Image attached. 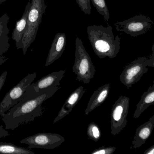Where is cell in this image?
Wrapping results in <instances>:
<instances>
[{"mask_svg":"<svg viewBox=\"0 0 154 154\" xmlns=\"http://www.w3.org/2000/svg\"><path fill=\"white\" fill-rule=\"evenodd\" d=\"M30 85L26 96L1 116L6 130H14L42 115L43 102L60 88V86H54L36 92Z\"/></svg>","mask_w":154,"mask_h":154,"instance_id":"6da1fadb","label":"cell"},{"mask_svg":"<svg viewBox=\"0 0 154 154\" xmlns=\"http://www.w3.org/2000/svg\"><path fill=\"white\" fill-rule=\"evenodd\" d=\"M87 33L94 52L100 58L116 57L120 49V38L118 35L115 37L112 26L90 25Z\"/></svg>","mask_w":154,"mask_h":154,"instance_id":"7a4b0ae2","label":"cell"},{"mask_svg":"<svg viewBox=\"0 0 154 154\" xmlns=\"http://www.w3.org/2000/svg\"><path fill=\"white\" fill-rule=\"evenodd\" d=\"M31 3L22 41V49L23 54H26L29 47L35 40L42 16L47 8L45 0H31Z\"/></svg>","mask_w":154,"mask_h":154,"instance_id":"3957f363","label":"cell"},{"mask_svg":"<svg viewBox=\"0 0 154 154\" xmlns=\"http://www.w3.org/2000/svg\"><path fill=\"white\" fill-rule=\"evenodd\" d=\"M75 57L73 72L76 75L79 82L88 84L94 77L96 69L82 41L78 37L76 38Z\"/></svg>","mask_w":154,"mask_h":154,"instance_id":"277c9868","label":"cell"},{"mask_svg":"<svg viewBox=\"0 0 154 154\" xmlns=\"http://www.w3.org/2000/svg\"><path fill=\"white\" fill-rule=\"evenodd\" d=\"M36 77V72L28 74L6 94L0 103V117L26 96L29 86L32 84Z\"/></svg>","mask_w":154,"mask_h":154,"instance_id":"5b68a950","label":"cell"},{"mask_svg":"<svg viewBox=\"0 0 154 154\" xmlns=\"http://www.w3.org/2000/svg\"><path fill=\"white\" fill-rule=\"evenodd\" d=\"M152 19L143 14H140L128 20L115 24L118 32H124L131 37H136L145 34L152 26Z\"/></svg>","mask_w":154,"mask_h":154,"instance_id":"8992f818","label":"cell"},{"mask_svg":"<svg viewBox=\"0 0 154 154\" xmlns=\"http://www.w3.org/2000/svg\"><path fill=\"white\" fill-rule=\"evenodd\" d=\"M130 99L120 96L112 106L110 115V128L112 135L116 136L126 127L129 108Z\"/></svg>","mask_w":154,"mask_h":154,"instance_id":"52a82bcc","label":"cell"},{"mask_svg":"<svg viewBox=\"0 0 154 154\" xmlns=\"http://www.w3.org/2000/svg\"><path fill=\"white\" fill-rule=\"evenodd\" d=\"M148 59L146 57H140L125 67L120 75V80L127 88H130L138 82L143 75L148 71Z\"/></svg>","mask_w":154,"mask_h":154,"instance_id":"ba28073f","label":"cell"},{"mask_svg":"<svg viewBox=\"0 0 154 154\" xmlns=\"http://www.w3.org/2000/svg\"><path fill=\"white\" fill-rule=\"evenodd\" d=\"M63 136L51 133H40L21 140V143L29 146V149H53L65 142Z\"/></svg>","mask_w":154,"mask_h":154,"instance_id":"9c48e42d","label":"cell"},{"mask_svg":"<svg viewBox=\"0 0 154 154\" xmlns=\"http://www.w3.org/2000/svg\"><path fill=\"white\" fill-rule=\"evenodd\" d=\"M66 37L65 33H58L52 42L48 54L45 66L48 67L61 57L66 49Z\"/></svg>","mask_w":154,"mask_h":154,"instance_id":"30bf717a","label":"cell"},{"mask_svg":"<svg viewBox=\"0 0 154 154\" xmlns=\"http://www.w3.org/2000/svg\"><path fill=\"white\" fill-rule=\"evenodd\" d=\"M85 91L83 86H79L69 96L61 108L57 116L53 121V124L58 122L72 111L84 95Z\"/></svg>","mask_w":154,"mask_h":154,"instance_id":"8fae6325","label":"cell"},{"mask_svg":"<svg viewBox=\"0 0 154 154\" xmlns=\"http://www.w3.org/2000/svg\"><path fill=\"white\" fill-rule=\"evenodd\" d=\"M65 72L66 70L52 72L42 78L35 83H32L31 86L36 92L54 86H60V80L64 77Z\"/></svg>","mask_w":154,"mask_h":154,"instance_id":"7c38bea8","label":"cell"},{"mask_svg":"<svg viewBox=\"0 0 154 154\" xmlns=\"http://www.w3.org/2000/svg\"><path fill=\"white\" fill-rule=\"evenodd\" d=\"M31 5V1L29 0L22 16L20 20L16 22V25L13 31L12 38L15 41L17 49H22V41L26 29L28 15Z\"/></svg>","mask_w":154,"mask_h":154,"instance_id":"4fadbf2b","label":"cell"},{"mask_svg":"<svg viewBox=\"0 0 154 154\" xmlns=\"http://www.w3.org/2000/svg\"><path fill=\"white\" fill-rule=\"evenodd\" d=\"M110 88V84L108 83L101 86L94 91L88 103L85 111V115H88L90 112L104 103L108 96Z\"/></svg>","mask_w":154,"mask_h":154,"instance_id":"5bb4252c","label":"cell"},{"mask_svg":"<svg viewBox=\"0 0 154 154\" xmlns=\"http://www.w3.org/2000/svg\"><path fill=\"white\" fill-rule=\"evenodd\" d=\"M154 128V124L150 121L146 122L136 130V133L130 149L139 148L145 143L151 136Z\"/></svg>","mask_w":154,"mask_h":154,"instance_id":"9a60e30c","label":"cell"},{"mask_svg":"<svg viewBox=\"0 0 154 154\" xmlns=\"http://www.w3.org/2000/svg\"><path fill=\"white\" fill-rule=\"evenodd\" d=\"M9 16L5 14L0 18V57L8 51L10 44L9 43V29L8 24Z\"/></svg>","mask_w":154,"mask_h":154,"instance_id":"2e32d148","label":"cell"},{"mask_svg":"<svg viewBox=\"0 0 154 154\" xmlns=\"http://www.w3.org/2000/svg\"><path fill=\"white\" fill-rule=\"evenodd\" d=\"M154 105V84L150 86L147 91L143 94L141 99L137 105L133 118H138L140 115L150 106Z\"/></svg>","mask_w":154,"mask_h":154,"instance_id":"e0dca14e","label":"cell"},{"mask_svg":"<svg viewBox=\"0 0 154 154\" xmlns=\"http://www.w3.org/2000/svg\"><path fill=\"white\" fill-rule=\"evenodd\" d=\"M0 154H35L29 149L8 143H0Z\"/></svg>","mask_w":154,"mask_h":154,"instance_id":"ac0fdd59","label":"cell"},{"mask_svg":"<svg viewBox=\"0 0 154 154\" xmlns=\"http://www.w3.org/2000/svg\"><path fill=\"white\" fill-rule=\"evenodd\" d=\"M97 11L103 16L106 21L109 20V12L105 0H91Z\"/></svg>","mask_w":154,"mask_h":154,"instance_id":"d6986e66","label":"cell"},{"mask_svg":"<svg viewBox=\"0 0 154 154\" xmlns=\"http://www.w3.org/2000/svg\"><path fill=\"white\" fill-rule=\"evenodd\" d=\"M87 134L89 139L97 142L101 137L100 129L98 126L95 123H90L87 129Z\"/></svg>","mask_w":154,"mask_h":154,"instance_id":"ffe728a7","label":"cell"},{"mask_svg":"<svg viewBox=\"0 0 154 154\" xmlns=\"http://www.w3.org/2000/svg\"><path fill=\"white\" fill-rule=\"evenodd\" d=\"M81 11L85 14L90 15L91 13V0H76Z\"/></svg>","mask_w":154,"mask_h":154,"instance_id":"44dd1931","label":"cell"},{"mask_svg":"<svg viewBox=\"0 0 154 154\" xmlns=\"http://www.w3.org/2000/svg\"><path fill=\"white\" fill-rule=\"evenodd\" d=\"M116 150V147L114 146H101L94 150L91 154H112Z\"/></svg>","mask_w":154,"mask_h":154,"instance_id":"7402d4cb","label":"cell"},{"mask_svg":"<svg viewBox=\"0 0 154 154\" xmlns=\"http://www.w3.org/2000/svg\"><path fill=\"white\" fill-rule=\"evenodd\" d=\"M7 74H8L7 71H5L0 76V91H1L2 88L3 87L5 83Z\"/></svg>","mask_w":154,"mask_h":154,"instance_id":"603a6c76","label":"cell"},{"mask_svg":"<svg viewBox=\"0 0 154 154\" xmlns=\"http://www.w3.org/2000/svg\"><path fill=\"white\" fill-rule=\"evenodd\" d=\"M10 135L6 129H4L2 127L0 126V138L6 137Z\"/></svg>","mask_w":154,"mask_h":154,"instance_id":"cb8c5ba5","label":"cell"},{"mask_svg":"<svg viewBox=\"0 0 154 154\" xmlns=\"http://www.w3.org/2000/svg\"><path fill=\"white\" fill-rule=\"evenodd\" d=\"M147 66L151 68H154V55L151 56L147 60Z\"/></svg>","mask_w":154,"mask_h":154,"instance_id":"d4e9b609","label":"cell"},{"mask_svg":"<svg viewBox=\"0 0 154 154\" xmlns=\"http://www.w3.org/2000/svg\"><path fill=\"white\" fill-rule=\"evenodd\" d=\"M144 154H154V145L146 150L144 152Z\"/></svg>","mask_w":154,"mask_h":154,"instance_id":"484cf974","label":"cell"},{"mask_svg":"<svg viewBox=\"0 0 154 154\" xmlns=\"http://www.w3.org/2000/svg\"><path fill=\"white\" fill-rule=\"evenodd\" d=\"M7 59L5 58V57L2 56V57H0V66L2 65V64L5 62L6 61V60Z\"/></svg>","mask_w":154,"mask_h":154,"instance_id":"4316f807","label":"cell"},{"mask_svg":"<svg viewBox=\"0 0 154 154\" xmlns=\"http://www.w3.org/2000/svg\"><path fill=\"white\" fill-rule=\"evenodd\" d=\"M149 121L154 124V115L149 119Z\"/></svg>","mask_w":154,"mask_h":154,"instance_id":"83f0119b","label":"cell"},{"mask_svg":"<svg viewBox=\"0 0 154 154\" xmlns=\"http://www.w3.org/2000/svg\"><path fill=\"white\" fill-rule=\"evenodd\" d=\"M152 53L151 56H153V55H154V43L152 47Z\"/></svg>","mask_w":154,"mask_h":154,"instance_id":"f1b7e54d","label":"cell"},{"mask_svg":"<svg viewBox=\"0 0 154 154\" xmlns=\"http://www.w3.org/2000/svg\"><path fill=\"white\" fill-rule=\"evenodd\" d=\"M6 0H0V5L2 4L4 2H5Z\"/></svg>","mask_w":154,"mask_h":154,"instance_id":"f546056e","label":"cell"},{"mask_svg":"<svg viewBox=\"0 0 154 154\" xmlns=\"http://www.w3.org/2000/svg\"><path fill=\"white\" fill-rule=\"evenodd\" d=\"M153 83H154V81H153Z\"/></svg>","mask_w":154,"mask_h":154,"instance_id":"4dcf8cb0","label":"cell"},{"mask_svg":"<svg viewBox=\"0 0 154 154\" xmlns=\"http://www.w3.org/2000/svg\"><path fill=\"white\" fill-rule=\"evenodd\" d=\"M0 126H1V125H0Z\"/></svg>","mask_w":154,"mask_h":154,"instance_id":"1f68e13d","label":"cell"}]
</instances>
